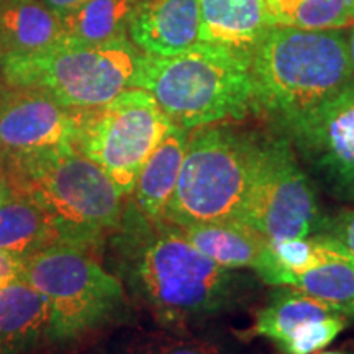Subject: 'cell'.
<instances>
[{
    "label": "cell",
    "instance_id": "cell-30",
    "mask_svg": "<svg viewBox=\"0 0 354 354\" xmlns=\"http://www.w3.org/2000/svg\"><path fill=\"white\" fill-rule=\"evenodd\" d=\"M315 354H346L344 351H318V353H315Z\"/></svg>",
    "mask_w": 354,
    "mask_h": 354
},
{
    "label": "cell",
    "instance_id": "cell-23",
    "mask_svg": "<svg viewBox=\"0 0 354 354\" xmlns=\"http://www.w3.org/2000/svg\"><path fill=\"white\" fill-rule=\"evenodd\" d=\"M125 354H223L215 343L197 338L190 331L138 330L125 343Z\"/></svg>",
    "mask_w": 354,
    "mask_h": 354
},
{
    "label": "cell",
    "instance_id": "cell-18",
    "mask_svg": "<svg viewBox=\"0 0 354 354\" xmlns=\"http://www.w3.org/2000/svg\"><path fill=\"white\" fill-rule=\"evenodd\" d=\"M57 243L50 215L28 196L12 190L0 202V250L26 259Z\"/></svg>",
    "mask_w": 354,
    "mask_h": 354
},
{
    "label": "cell",
    "instance_id": "cell-27",
    "mask_svg": "<svg viewBox=\"0 0 354 354\" xmlns=\"http://www.w3.org/2000/svg\"><path fill=\"white\" fill-rule=\"evenodd\" d=\"M43 2L46 3L53 12L57 13V15L64 17L68 15L69 12H73L74 8L81 7L84 2H87V0H43Z\"/></svg>",
    "mask_w": 354,
    "mask_h": 354
},
{
    "label": "cell",
    "instance_id": "cell-15",
    "mask_svg": "<svg viewBox=\"0 0 354 354\" xmlns=\"http://www.w3.org/2000/svg\"><path fill=\"white\" fill-rule=\"evenodd\" d=\"M61 41V17L43 0H0V57L35 55Z\"/></svg>",
    "mask_w": 354,
    "mask_h": 354
},
{
    "label": "cell",
    "instance_id": "cell-22",
    "mask_svg": "<svg viewBox=\"0 0 354 354\" xmlns=\"http://www.w3.org/2000/svg\"><path fill=\"white\" fill-rule=\"evenodd\" d=\"M279 26L328 32L354 26V0H295Z\"/></svg>",
    "mask_w": 354,
    "mask_h": 354
},
{
    "label": "cell",
    "instance_id": "cell-9",
    "mask_svg": "<svg viewBox=\"0 0 354 354\" xmlns=\"http://www.w3.org/2000/svg\"><path fill=\"white\" fill-rule=\"evenodd\" d=\"M240 220L268 241L312 236L320 228L315 183L286 135H268Z\"/></svg>",
    "mask_w": 354,
    "mask_h": 354
},
{
    "label": "cell",
    "instance_id": "cell-3",
    "mask_svg": "<svg viewBox=\"0 0 354 354\" xmlns=\"http://www.w3.org/2000/svg\"><path fill=\"white\" fill-rule=\"evenodd\" d=\"M253 112L284 133L354 81L342 30L271 26L251 50Z\"/></svg>",
    "mask_w": 354,
    "mask_h": 354
},
{
    "label": "cell",
    "instance_id": "cell-5",
    "mask_svg": "<svg viewBox=\"0 0 354 354\" xmlns=\"http://www.w3.org/2000/svg\"><path fill=\"white\" fill-rule=\"evenodd\" d=\"M266 140L230 123L190 130L166 220L177 227L240 220Z\"/></svg>",
    "mask_w": 354,
    "mask_h": 354
},
{
    "label": "cell",
    "instance_id": "cell-14",
    "mask_svg": "<svg viewBox=\"0 0 354 354\" xmlns=\"http://www.w3.org/2000/svg\"><path fill=\"white\" fill-rule=\"evenodd\" d=\"M190 130L172 123L169 131L141 167L131 202L151 220H166V212L179 180Z\"/></svg>",
    "mask_w": 354,
    "mask_h": 354
},
{
    "label": "cell",
    "instance_id": "cell-7",
    "mask_svg": "<svg viewBox=\"0 0 354 354\" xmlns=\"http://www.w3.org/2000/svg\"><path fill=\"white\" fill-rule=\"evenodd\" d=\"M141 56L130 38L104 44L61 41L35 55L0 57V79L38 88L69 110H87L133 87Z\"/></svg>",
    "mask_w": 354,
    "mask_h": 354
},
{
    "label": "cell",
    "instance_id": "cell-26",
    "mask_svg": "<svg viewBox=\"0 0 354 354\" xmlns=\"http://www.w3.org/2000/svg\"><path fill=\"white\" fill-rule=\"evenodd\" d=\"M25 259L8 251L0 250V289L21 277Z\"/></svg>",
    "mask_w": 354,
    "mask_h": 354
},
{
    "label": "cell",
    "instance_id": "cell-8",
    "mask_svg": "<svg viewBox=\"0 0 354 354\" xmlns=\"http://www.w3.org/2000/svg\"><path fill=\"white\" fill-rule=\"evenodd\" d=\"M76 112L74 146L99 165L127 198L172 122L151 94L130 87L107 104Z\"/></svg>",
    "mask_w": 354,
    "mask_h": 354
},
{
    "label": "cell",
    "instance_id": "cell-29",
    "mask_svg": "<svg viewBox=\"0 0 354 354\" xmlns=\"http://www.w3.org/2000/svg\"><path fill=\"white\" fill-rule=\"evenodd\" d=\"M346 39H348L349 59H351V64H353V69H354V26H351V30H349V32H348Z\"/></svg>",
    "mask_w": 354,
    "mask_h": 354
},
{
    "label": "cell",
    "instance_id": "cell-20",
    "mask_svg": "<svg viewBox=\"0 0 354 354\" xmlns=\"http://www.w3.org/2000/svg\"><path fill=\"white\" fill-rule=\"evenodd\" d=\"M339 315L333 308L294 287L281 286L268 305L258 310L253 326L243 331L246 339L266 338L281 344L295 328L310 320Z\"/></svg>",
    "mask_w": 354,
    "mask_h": 354
},
{
    "label": "cell",
    "instance_id": "cell-12",
    "mask_svg": "<svg viewBox=\"0 0 354 354\" xmlns=\"http://www.w3.org/2000/svg\"><path fill=\"white\" fill-rule=\"evenodd\" d=\"M201 0H141L128 38L146 56L166 57L198 43Z\"/></svg>",
    "mask_w": 354,
    "mask_h": 354
},
{
    "label": "cell",
    "instance_id": "cell-24",
    "mask_svg": "<svg viewBox=\"0 0 354 354\" xmlns=\"http://www.w3.org/2000/svg\"><path fill=\"white\" fill-rule=\"evenodd\" d=\"M346 326L348 318L343 315L305 322L277 344V348L282 354H315L333 343Z\"/></svg>",
    "mask_w": 354,
    "mask_h": 354
},
{
    "label": "cell",
    "instance_id": "cell-1",
    "mask_svg": "<svg viewBox=\"0 0 354 354\" xmlns=\"http://www.w3.org/2000/svg\"><path fill=\"white\" fill-rule=\"evenodd\" d=\"M104 258L128 297L143 305L162 328L187 331L236 308L250 289L241 271L221 268L177 225L148 218L131 198H127L120 227L105 243Z\"/></svg>",
    "mask_w": 354,
    "mask_h": 354
},
{
    "label": "cell",
    "instance_id": "cell-13",
    "mask_svg": "<svg viewBox=\"0 0 354 354\" xmlns=\"http://www.w3.org/2000/svg\"><path fill=\"white\" fill-rule=\"evenodd\" d=\"M51 344V307L38 289L15 279L0 289V354H30Z\"/></svg>",
    "mask_w": 354,
    "mask_h": 354
},
{
    "label": "cell",
    "instance_id": "cell-2",
    "mask_svg": "<svg viewBox=\"0 0 354 354\" xmlns=\"http://www.w3.org/2000/svg\"><path fill=\"white\" fill-rule=\"evenodd\" d=\"M3 165L12 190L28 196L50 215L61 243L102 258L127 203L107 172L74 145L8 158Z\"/></svg>",
    "mask_w": 354,
    "mask_h": 354
},
{
    "label": "cell",
    "instance_id": "cell-17",
    "mask_svg": "<svg viewBox=\"0 0 354 354\" xmlns=\"http://www.w3.org/2000/svg\"><path fill=\"white\" fill-rule=\"evenodd\" d=\"M185 238L221 268L256 269L268 240L241 220L209 221L179 227Z\"/></svg>",
    "mask_w": 354,
    "mask_h": 354
},
{
    "label": "cell",
    "instance_id": "cell-19",
    "mask_svg": "<svg viewBox=\"0 0 354 354\" xmlns=\"http://www.w3.org/2000/svg\"><path fill=\"white\" fill-rule=\"evenodd\" d=\"M281 286L302 290L339 315L354 318V254L344 246L302 271L281 276L276 287Z\"/></svg>",
    "mask_w": 354,
    "mask_h": 354
},
{
    "label": "cell",
    "instance_id": "cell-21",
    "mask_svg": "<svg viewBox=\"0 0 354 354\" xmlns=\"http://www.w3.org/2000/svg\"><path fill=\"white\" fill-rule=\"evenodd\" d=\"M141 0H87L63 21V41L104 44L128 38V26Z\"/></svg>",
    "mask_w": 354,
    "mask_h": 354
},
{
    "label": "cell",
    "instance_id": "cell-16",
    "mask_svg": "<svg viewBox=\"0 0 354 354\" xmlns=\"http://www.w3.org/2000/svg\"><path fill=\"white\" fill-rule=\"evenodd\" d=\"M271 26L266 0H201L198 41L251 51Z\"/></svg>",
    "mask_w": 354,
    "mask_h": 354
},
{
    "label": "cell",
    "instance_id": "cell-28",
    "mask_svg": "<svg viewBox=\"0 0 354 354\" xmlns=\"http://www.w3.org/2000/svg\"><path fill=\"white\" fill-rule=\"evenodd\" d=\"M10 194H12V185H10V179H8L7 167L3 165L2 159H0V202L6 201Z\"/></svg>",
    "mask_w": 354,
    "mask_h": 354
},
{
    "label": "cell",
    "instance_id": "cell-25",
    "mask_svg": "<svg viewBox=\"0 0 354 354\" xmlns=\"http://www.w3.org/2000/svg\"><path fill=\"white\" fill-rule=\"evenodd\" d=\"M317 234L333 238L354 254V209L342 212L331 218H323Z\"/></svg>",
    "mask_w": 354,
    "mask_h": 354
},
{
    "label": "cell",
    "instance_id": "cell-6",
    "mask_svg": "<svg viewBox=\"0 0 354 354\" xmlns=\"http://www.w3.org/2000/svg\"><path fill=\"white\" fill-rule=\"evenodd\" d=\"M86 248L57 243L25 259L21 277L48 299L51 344H66L128 313L122 281Z\"/></svg>",
    "mask_w": 354,
    "mask_h": 354
},
{
    "label": "cell",
    "instance_id": "cell-11",
    "mask_svg": "<svg viewBox=\"0 0 354 354\" xmlns=\"http://www.w3.org/2000/svg\"><path fill=\"white\" fill-rule=\"evenodd\" d=\"M76 112L38 88L0 79V159L74 145Z\"/></svg>",
    "mask_w": 354,
    "mask_h": 354
},
{
    "label": "cell",
    "instance_id": "cell-4",
    "mask_svg": "<svg viewBox=\"0 0 354 354\" xmlns=\"http://www.w3.org/2000/svg\"><path fill=\"white\" fill-rule=\"evenodd\" d=\"M133 87L185 130L243 120L253 113L251 51L198 41L172 56L143 55Z\"/></svg>",
    "mask_w": 354,
    "mask_h": 354
},
{
    "label": "cell",
    "instance_id": "cell-10",
    "mask_svg": "<svg viewBox=\"0 0 354 354\" xmlns=\"http://www.w3.org/2000/svg\"><path fill=\"white\" fill-rule=\"evenodd\" d=\"M313 183L354 203V81L284 131Z\"/></svg>",
    "mask_w": 354,
    "mask_h": 354
}]
</instances>
